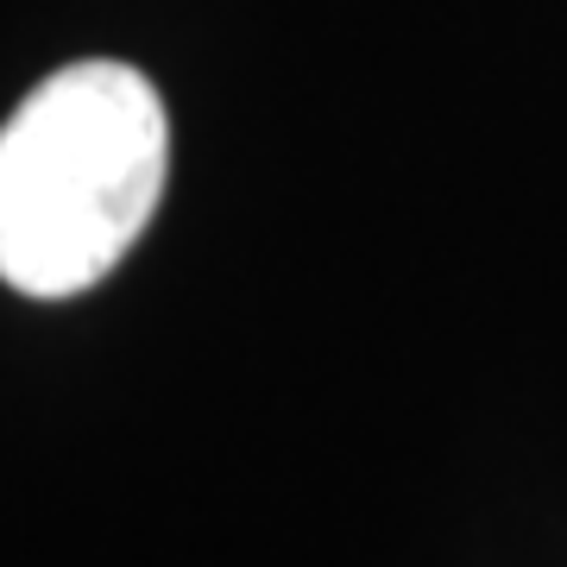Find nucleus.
<instances>
[{
	"mask_svg": "<svg viewBox=\"0 0 567 567\" xmlns=\"http://www.w3.org/2000/svg\"><path fill=\"white\" fill-rule=\"evenodd\" d=\"M171 177L158 89L114 58L44 76L0 126V278L76 297L133 252Z\"/></svg>",
	"mask_w": 567,
	"mask_h": 567,
	"instance_id": "nucleus-1",
	"label": "nucleus"
}]
</instances>
